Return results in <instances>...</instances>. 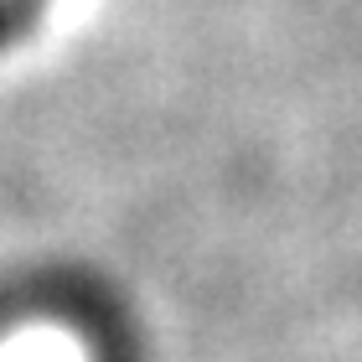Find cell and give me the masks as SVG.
<instances>
[{"instance_id":"6da1fadb","label":"cell","mask_w":362,"mask_h":362,"mask_svg":"<svg viewBox=\"0 0 362 362\" xmlns=\"http://www.w3.org/2000/svg\"><path fill=\"white\" fill-rule=\"evenodd\" d=\"M47 0H0V47L16 42V37H26L31 21L42 16Z\"/></svg>"}]
</instances>
